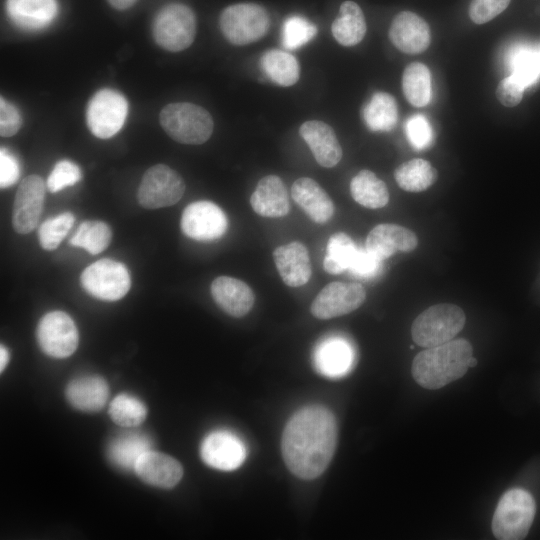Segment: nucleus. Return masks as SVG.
Instances as JSON below:
<instances>
[{"mask_svg":"<svg viewBox=\"0 0 540 540\" xmlns=\"http://www.w3.org/2000/svg\"><path fill=\"white\" fill-rule=\"evenodd\" d=\"M338 427L333 413L324 406L299 409L287 422L281 451L287 468L298 478L319 477L335 452Z\"/></svg>","mask_w":540,"mask_h":540,"instance_id":"1","label":"nucleus"},{"mask_svg":"<svg viewBox=\"0 0 540 540\" xmlns=\"http://www.w3.org/2000/svg\"><path fill=\"white\" fill-rule=\"evenodd\" d=\"M471 357V344L453 339L419 352L412 363V376L425 389H440L465 375Z\"/></svg>","mask_w":540,"mask_h":540,"instance_id":"2","label":"nucleus"},{"mask_svg":"<svg viewBox=\"0 0 540 540\" xmlns=\"http://www.w3.org/2000/svg\"><path fill=\"white\" fill-rule=\"evenodd\" d=\"M164 131L182 144L200 145L213 132V120L207 110L196 104L176 102L166 105L159 114Z\"/></svg>","mask_w":540,"mask_h":540,"instance_id":"3","label":"nucleus"},{"mask_svg":"<svg viewBox=\"0 0 540 540\" xmlns=\"http://www.w3.org/2000/svg\"><path fill=\"white\" fill-rule=\"evenodd\" d=\"M536 512L532 495L521 488L506 491L492 519V532L499 540H521L528 534Z\"/></svg>","mask_w":540,"mask_h":540,"instance_id":"4","label":"nucleus"},{"mask_svg":"<svg viewBox=\"0 0 540 540\" xmlns=\"http://www.w3.org/2000/svg\"><path fill=\"white\" fill-rule=\"evenodd\" d=\"M465 313L457 305L442 303L433 305L413 321V341L424 348L437 346L454 339L463 329Z\"/></svg>","mask_w":540,"mask_h":540,"instance_id":"5","label":"nucleus"},{"mask_svg":"<svg viewBox=\"0 0 540 540\" xmlns=\"http://www.w3.org/2000/svg\"><path fill=\"white\" fill-rule=\"evenodd\" d=\"M152 33L155 42L163 49L182 51L193 43L196 35L194 12L182 3H170L156 14Z\"/></svg>","mask_w":540,"mask_h":540,"instance_id":"6","label":"nucleus"},{"mask_svg":"<svg viewBox=\"0 0 540 540\" xmlns=\"http://www.w3.org/2000/svg\"><path fill=\"white\" fill-rule=\"evenodd\" d=\"M224 37L234 45H247L267 33L270 19L266 9L255 3H238L226 7L219 20Z\"/></svg>","mask_w":540,"mask_h":540,"instance_id":"7","label":"nucleus"},{"mask_svg":"<svg viewBox=\"0 0 540 540\" xmlns=\"http://www.w3.org/2000/svg\"><path fill=\"white\" fill-rule=\"evenodd\" d=\"M128 113V102L118 91L105 88L97 91L86 108V123L91 133L107 139L119 132Z\"/></svg>","mask_w":540,"mask_h":540,"instance_id":"8","label":"nucleus"},{"mask_svg":"<svg viewBox=\"0 0 540 540\" xmlns=\"http://www.w3.org/2000/svg\"><path fill=\"white\" fill-rule=\"evenodd\" d=\"M185 192L181 175L165 164L150 167L143 175L137 193L139 204L158 209L176 204Z\"/></svg>","mask_w":540,"mask_h":540,"instance_id":"9","label":"nucleus"},{"mask_svg":"<svg viewBox=\"0 0 540 540\" xmlns=\"http://www.w3.org/2000/svg\"><path fill=\"white\" fill-rule=\"evenodd\" d=\"M81 284L84 290L95 298L116 301L129 291L131 278L122 263L104 258L83 270Z\"/></svg>","mask_w":540,"mask_h":540,"instance_id":"10","label":"nucleus"},{"mask_svg":"<svg viewBox=\"0 0 540 540\" xmlns=\"http://www.w3.org/2000/svg\"><path fill=\"white\" fill-rule=\"evenodd\" d=\"M36 338L42 351L54 358L70 356L77 349L79 342L74 321L62 311H52L41 318Z\"/></svg>","mask_w":540,"mask_h":540,"instance_id":"11","label":"nucleus"},{"mask_svg":"<svg viewBox=\"0 0 540 540\" xmlns=\"http://www.w3.org/2000/svg\"><path fill=\"white\" fill-rule=\"evenodd\" d=\"M182 232L197 241H213L227 230L228 220L223 210L211 201H196L189 204L182 213Z\"/></svg>","mask_w":540,"mask_h":540,"instance_id":"12","label":"nucleus"},{"mask_svg":"<svg viewBox=\"0 0 540 540\" xmlns=\"http://www.w3.org/2000/svg\"><path fill=\"white\" fill-rule=\"evenodd\" d=\"M365 299L366 292L362 285L331 282L317 294L310 311L318 319H331L353 312Z\"/></svg>","mask_w":540,"mask_h":540,"instance_id":"13","label":"nucleus"},{"mask_svg":"<svg viewBox=\"0 0 540 540\" xmlns=\"http://www.w3.org/2000/svg\"><path fill=\"white\" fill-rule=\"evenodd\" d=\"M46 188L38 175H29L20 183L12 211V225L17 233L28 234L36 228L43 211Z\"/></svg>","mask_w":540,"mask_h":540,"instance_id":"14","label":"nucleus"},{"mask_svg":"<svg viewBox=\"0 0 540 540\" xmlns=\"http://www.w3.org/2000/svg\"><path fill=\"white\" fill-rule=\"evenodd\" d=\"M200 453L208 466L232 471L245 461L246 447L236 434L227 430H216L204 438Z\"/></svg>","mask_w":540,"mask_h":540,"instance_id":"15","label":"nucleus"},{"mask_svg":"<svg viewBox=\"0 0 540 540\" xmlns=\"http://www.w3.org/2000/svg\"><path fill=\"white\" fill-rule=\"evenodd\" d=\"M393 45L407 54H419L430 45L431 34L427 22L411 11L398 13L389 28Z\"/></svg>","mask_w":540,"mask_h":540,"instance_id":"16","label":"nucleus"},{"mask_svg":"<svg viewBox=\"0 0 540 540\" xmlns=\"http://www.w3.org/2000/svg\"><path fill=\"white\" fill-rule=\"evenodd\" d=\"M355 352L350 342L340 336L321 340L313 353L316 371L329 378L347 374L353 366Z\"/></svg>","mask_w":540,"mask_h":540,"instance_id":"17","label":"nucleus"},{"mask_svg":"<svg viewBox=\"0 0 540 540\" xmlns=\"http://www.w3.org/2000/svg\"><path fill=\"white\" fill-rule=\"evenodd\" d=\"M418 245L416 234L396 224L383 223L375 226L368 234L365 248L383 261L397 251L410 252Z\"/></svg>","mask_w":540,"mask_h":540,"instance_id":"18","label":"nucleus"},{"mask_svg":"<svg viewBox=\"0 0 540 540\" xmlns=\"http://www.w3.org/2000/svg\"><path fill=\"white\" fill-rule=\"evenodd\" d=\"M134 471L147 484L160 488L174 487L183 476V468L176 459L153 450L141 455Z\"/></svg>","mask_w":540,"mask_h":540,"instance_id":"19","label":"nucleus"},{"mask_svg":"<svg viewBox=\"0 0 540 540\" xmlns=\"http://www.w3.org/2000/svg\"><path fill=\"white\" fill-rule=\"evenodd\" d=\"M210 290L216 304L230 316L243 317L254 305L255 295L252 289L240 279L230 276L217 277Z\"/></svg>","mask_w":540,"mask_h":540,"instance_id":"20","label":"nucleus"},{"mask_svg":"<svg viewBox=\"0 0 540 540\" xmlns=\"http://www.w3.org/2000/svg\"><path fill=\"white\" fill-rule=\"evenodd\" d=\"M299 131L319 165L331 168L339 163L342 148L334 130L327 123L318 120L306 121Z\"/></svg>","mask_w":540,"mask_h":540,"instance_id":"21","label":"nucleus"},{"mask_svg":"<svg viewBox=\"0 0 540 540\" xmlns=\"http://www.w3.org/2000/svg\"><path fill=\"white\" fill-rule=\"evenodd\" d=\"M273 259L283 282L290 287L306 284L311 277V262L306 246L298 241L277 247Z\"/></svg>","mask_w":540,"mask_h":540,"instance_id":"22","label":"nucleus"},{"mask_svg":"<svg viewBox=\"0 0 540 540\" xmlns=\"http://www.w3.org/2000/svg\"><path fill=\"white\" fill-rule=\"evenodd\" d=\"M291 193L293 200L312 221L324 224L332 218L334 203L315 180L308 177L297 179Z\"/></svg>","mask_w":540,"mask_h":540,"instance_id":"23","label":"nucleus"},{"mask_svg":"<svg viewBox=\"0 0 540 540\" xmlns=\"http://www.w3.org/2000/svg\"><path fill=\"white\" fill-rule=\"evenodd\" d=\"M250 204L263 217L278 218L287 215L290 204L281 178L276 175L261 178L250 197Z\"/></svg>","mask_w":540,"mask_h":540,"instance_id":"24","label":"nucleus"},{"mask_svg":"<svg viewBox=\"0 0 540 540\" xmlns=\"http://www.w3.org/2000/svg\"><path fill=\"white\" fill-rule=\"evenodd\" d=\"M7 14L11 21L25 30L47 26L57 13L56 0H7Z\"/></svg>","mask_w":540,"mask_h":540,"instance_id":"25","label":"nucleus"},{"mask_svg":"<svg viewBox=\"0 0 540 540\" xmlns=\"http://www.w3.org/2000/svg\"><path fill=\"white\" fill-rule=\"evenodd\" d=\"M109 387L99 376H83L72 380L66 388V397L76 409L96 412L104 407L108 400Z\"/></svg>","mask_w":540,"mask_h":540,"instance_id":"26","label":"nucleus"},{"mask_svg":"<svg viewBox=\"0 0 540 540\" xmlns=\"http://www.w3.org/2000/svg\"><path fill=\"white\" fill-rule=\"evenodd\" d=\"M366 29L360 6L353 1L343 2L331 28L336 41L343 46H354L364 38Z\"/></svg>","mask_w":540,"mask_h":540,"instance_id":"27","label":"nucleus"},{"mask_svg":"<svg viewBox=\"0 0 540 540\" xmlns=\"http://www.w3.org/2000/svg\"><path fill=\"white\" fill-rule=\"evenodd\" d=\"M368 129L374 132L391 131L398 121L395 98L386 92L375 93L362 111Z\"/></svg>","mask_w":540,"mask_h":540,"instance_id":"28","label":"nucleus"},{"mask_svg":"<svg viewBox=\"0 0 540 540\" xmlns=\"http://www.w3.org/2000/svg\"><path fill=\"white\" fill-rule=\"evenodd\" d=\"M350 193L360 205L378 209L389 201L386 184L370 170H361L350 182Z\"/></svg>","mask_w":540,"mask_h":540,"instance_id":"29","label":"nucleus"},{"mask_svg":"<svg viewBox=\"0 0 540 540\" xmlns=\"http://www.w3.org/2000/svg\"><path fill=\"white\" fill-rule=\"evenodd\" d=\"M151 450V440L141 433H127L115 438L109 445L108 456L118 467L134 469L138 459Z\"/></svg>","mask_w":540,"mask_h":540,"instance_id":"30","label":"nucleus"},{"mask_svg":"<svg viewBox=\"0 0 540 540\" xmlns=\"http://www.w3.org/2000/svg\"><path fill=\"white\" fill-rule=\"evenodd\" d=\"M437 177V170L431 163L420 158L404 162L394 172L398 186L408 192L426 190L435 183Z\"/></svg>","mask_w":540,"mask_h":540,"instance_id":"31","label":"nucleus"},{"mask_svg":"<svg viewBox=\"0 0 540 540\" xmlns=\"http://www.w3.org/2000/svg\"><path fill=\"white\" fill-rule=\"evenodd\" d=\"M260 64L268 78L277 85L291 86L299 79V64L288 52L278 49L269 50L262 55Z\"/></svg>","mask_w":540,"mask_h":540,"instance_id":"32","label":"nucleus"},{"mask_svg":"<svg viewBox=\"0 0 540 540\" xmlns=\"http://www.w3.org/2000/svg\"><path fill=\"white\" fill-rule=\"evenodd\" d=\"M402 90L407 101L414 107H424L432 97L431 73L422 63L409 64L402 75Z\"/></svg>","mask_w":540,"mask_h":540,"instance_id":"33","label":"nucleus"},{"mask_svg":"<svg viewBox=\"0 0 540 540\" xmlns=\"http://www.w3.org/2000/svg\"><path fill=\"white\" fill-rule=\"evenodd\" d=\"M358 248L353 240L343 232L333 234L327 243L323 266L330 274H340L348 270Z\"/></svg>","mask_w":540,"mask_h":540,"instance_id":"34","label":"nucleus"},{"mask_svg":"<svg viewBox=\"0 0 540 540\" xmlns=\"http://www.w3.org/2000/svg\"><path fill=\"white\" fill-rule=\"evenodd\" d=\"M112 232L110 227L102 221H84L70 238L74 247L85 249L88 253L96 255L104 251L110 244Z\"/></svg>","mask_w":540,"mask_h":540,"instance_id":"35","label":"nucleus"},{"mask_svg":"<svg viewBox=\"0 0 540 540\" xmlns=\"http://www.w3.org/2000/svg\"><path fill=\"white\" fill-rule=\"evenodd\" d=\"M511 76L525 88L534 84L540 77V54L531 47L516 48L510 56Z\"/></svg>","mask_w":540,"mask_h":540,"instance_id":"36","label":"nucleus"},{"mask_svg":"<svg viewBox=\"0 0 540 540\" xmlns=\"http://www.w3.org/2000/svg\"><path fill=\"white\" fill-rule=\"evenodd\" d=\"M109 415L120 426L135 427L145 420L147 409L138 398L129 394H120L110 403Z\"/></svg>","mask_w":540,"mask_h":540,"instance_id":"37","label":"nucleus"},{"mask_svg":"<svg viewBox=\"0 0 540 540\" xmlns=\"http://www.w3.org/2000/svg\"><path fill=\"white\" fill-rule=\"evenodd\" d=\"M74 221V215L70 212H64L45 220L38 230L41 247L49 251L56 249L67 236Z\"/></svg>","mask_w":540,"mask_h":540,"instance_id":"38","label":"nucleus"},{"mask_svg":"<svg viewBox=\"0 0 540 540\" xmlns=\"http://www.w3.org/2000/svg\"><path fill=\"white\" fill-rule=\"evenodd\" d=\"M317 33V27L306 18L293 15L287 18L282 27V43L289 50L307 44Z\"/></svg>","mask_w":540,"mask_h":540,"instance_id":"39","label":"nucleus"},{"mask_svg":"<svg viewBox=\"0 0 540 540\" xmlns=\"http://www.w3.org/2000/svg\"><path fill=\"white\" fill-rule=\"evenodd\" d=\"M80 179L79 167L69 160H61L52 169L46 185L50 192L55 193L76 184Z\"/></svg>","mask_w":540,"mask_h":540,"instance_id":"40","label":"nucleus"},{"mask_svg":"<svg viewBox=\"0 0 540 540\" xmlns=\"http://www.w3.org/2000/svg\"><path fill=\"white\" fill-rule=\"evenodd\" d=\"M406 136L411 145L422 150L430 146L433 133L428 120L423 115H413L405 124Z\"/></svg>","mask_w":540,"mask_h":540,"instance_id":"41","label":"nucleus"},{"mask_svg":"<svg viewBox=\"0 0 540 540\" xmlns=\"http://www.w3.org/2000/svg\"><path fill=\"white\" fill-rule=\"evenodd\" d=\"M511 0H472L469 6V16L476 24L489 22L509 5Z\"/></svg>","mask_w":540,"mask_h":540,"instance_id":"42","label":"nucleus"},{"mask_svg":"<svg viewBox=\"0 0 540 540\" xmlns=\"http://www.w3.org/2000/svg\"><path fill=\"white\" fill-rule=\"evenodd\" d=\"M381 260L370 253L366 248H358V251L348 269L354 276L360 278H371L375 276L381 268Z\"/></svg>","mask_w":540,"mask_h":540,"instance_id":"43","label":"nucleus"},{"mask_svg":"<svg viewBox=\"0 0 540 540\" xmlns=\"http://www.w3.org/2000/svg\"><path fill=\"white\" fill-rule=\"evenodd\" d=\"M525 87L513 76L502 79L496 88V97L505 107H514L520 103Z\"/></svg>","mask_w":540,"mask_h":540,"instance_id":"44","label":"nucleus"},{"mask_svg":"<svg viewBox=\"0 0 540 540\" xmlns=\"http://www.w3.org/2000/svg\"><path fill=\"white\" fill-rule=\"evenodd\" d=\"M21 116L18 110L4 98L0 99V135L11 137L15 135L21 127Z\"/></svg>","mask_w":540,"mask_h":540,"instance_id":"45","label":"nucleus"},{"mask_svg":"<svg viewBox=\"0 0 540 540\" xmlns=\"http://www.w3.org/2000/svg\"><path fill=\"white\" fill-rule=\"evenodd\" d=\"M20 169L17 160L5 149L0 151V186L7 188L19 178Z\"/></svg>","mask_w":540,"mask_h":540,"instance_id":"46","label":"nucleus"},{"mask_svg":"<svg viewBox=\"0 0 540 540\" xmlns=\"http://www.w3.org/2000/svg\"><path fill=\"white\" fill-rule=\"evenodd\" d=\"M117 10H126L132 7L138 0H107Z\"/></svg>","mask_w":540,"mask_h":540,"instance_id":"47","label":"nucleus"},{"mask_svg":"<svg viewBox=\"0 0 540 540\" xmlns=\"http://www.w3.org/2000/svg\"><path fill=\"white\" fill-rule=\"evenodd\" d=\"M9 361V353L5 346H0V370L3 371Z\"/></svg>","mask_w":540,"mask_h":540,"instance_id":"48","label":"nucleus"},{"mask_svg":"<svg viewBox=\"0 0 540 540\" xmlns=\"http://www.w3.org/2000/svg\"><path fill=\"white\" fill-rule=\"evenodd\" d=\"M477 364H478V360L472 356L469 360V368L475 367Z\"/></svg>","mask_w":540,"mask_h":540,"instance_id":"49","label":"nucleus"},{"mask_svg":"<svg viewBox=\"0 0 540 540\" xmlns=\"http://www.w3.org/2000/svg\"><path fill=\"white\" fill-rule=\"evenodd\" d=\"M410 349H414V345H411V346H410Z\"/></svg>","mask_w":540,"mask_h":540,"instance_id":"50","label":"nucleus"},{"mask_svg":"<svg viewBox=\"0 0 540 540\" xmlns=\"http://www.w3.org/2000/svg\"><path fill=\"white\" fill-rule=\"evenodd\" d=\"M539 54H540V50H539Z\"/></svg>","mask_w":540,"mask_h":540,"instance_id":"51","label":"nucleus"}]
</instances>
